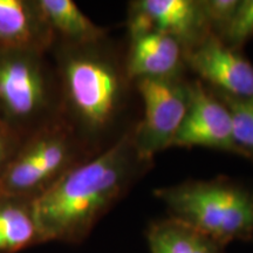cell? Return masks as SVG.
I'll return each instance as SVG.
<instances>
[{"mask_svg":"<svg viewBox=\"0 0 253 253\" xmlns=\"http://www.w3.org/2000/svg\"><path fill=\"white\" fill-rule=\"evenodd\" d=\"M151 164L138 155L134 126H129L108 148L79 164L34 201L45 243L82 244Z\"/></svg>","mask_w":253,"mask_h":253,"instance_id":"cell-1","label":"cell"},{"mask_svg":"<svg viewBox=\"0 0 253 253\" xmlns=\"http://www.w3.org/2000/svg\"><path fill=\"white\" fill-rule=\"evenodd\" d=\"M59 84L60 118L94 155L108 148L122 129L134 86L108 37L87 45L54 43L50 50Z\"/></svg>","mask_w":253,"mask_h":253,"instance_id":"cell-2","label":"cell"},{"mask_svg":"<svg viewBox=\"0 0 253 253\" xmlns=\"http://www.w3.org/2000/svg\"><path fill=\"white\" fill-rule=\"evenodd\" d=\"M169 217L221 245L253 243V188L229 177L190 179L154 190Z\"/></svg>","mask_w":253,"mask_h":253,"instance_id":"cell-3","label":"cell"},{"mask_svg":"<svg viewBox=\"0 0 253 253\" xmlns=\"http://www.w3.org/2000/svg\"><path fill=\"white\" fill-rule=\"evenodd\" d=\"M60 118L50 54L0 49V123L21 141Z\"/></svg>","mask_w":253,"mask_h":253,"instance_id":"cell-4","label":"cell"},{"mask_svg":"<svg viewBox=\"0 0 253 253\" xmlns=\"http://www.w3.org/2000/svg\"><path fill=\"white\" fill-rule=\"evenodd\" d=\"M94 154L61 118L19 144L0 181V194L36 201Z\"/></svg>","mask_w":253,"mask_h":253,"instance_id":"cell-5","label":"cell"},{"mask_svg":"<svg viewBox=\"0 0 253 253\" xmlns=\"http://www.w3.org/2000/svg\"><path fill=\"white\" fill-rule=\"evenodd\" d=\"M135 88L143 104V116L134 125L136 150L153 161L160 151L169 149L185 118L190 101V81L184 77L138 79Z\"/></svg>","mask_w":253,"mask_h":253,"instance_id":"cell-6","label":"cell"},{"mask_svg":"<svg viewBox=\"0 0 253 253\" xmlns=\"http://www.w3.org/2000/svg\"><path fill=\"white\" fill-rule=\"evenodd\" d=\"M185 66L209 89L253 101V65L242 50L231 48L212 34L185 49Z\"/></svg>","mask_w":253,"mask_h":253,"instance_id":"cell-7","label":"cell"},{"mask_svg":"<svg viewBox=\"0 0 253 253\" xmlns=\"http://www.w3.org/2000/svg\"><path fill=\"white\" fill-rule=\"evenodd\" d=\"M208 148L240 156L230 109L203 82H190L185 118L170 148Z\"/></svg>","mask_w":253,"mask_h":253,"instance_id":"cell-8","label":"cell"},{"mask_svg":"<svg viewBox=\"0 0 253 253\" xmlns=\"http://www.w3.org/2000/svg\"><path fill=\"white\" fill-rule=\"evenodd\" d=\"M128 36L161 31L179 41L185 49L205 39L210 31L201 0H135L128 6Z\"/></svg>","mask_w":253,"mask_h":253,"instance_id":"cell-9","label":"cell"},{"mask_svg":"<svg viewBox=\"0 0 253 253\" xmlns=\"http://www.w3.org/2000/svg\"><path fill=\"white\" fill-rule=\"evenodd\" d=\"M125 63L132 84L138 79L184 77L185 48L169 34L156 30L147 31L129 37Z\"/></svg>","mask_w":253,"mask_h":253,"instance_id":"cell-10","label":"cell"},{"mask_svg":"<svg viewBox=\"0 0 253 253\" xmlns=\"http://www.w3.org/2000/svg\"><path fill=\"white\" fill-rule=\"evenodd\" d=\"M53 46L38 0H0V49L49 54Z\"/></svg>","mask_w":253,"mask_h":253,"instance_id":"cell-11","label":"cell"},{"mask_svg":"<svg viewBox=\"0 0 253 253\" xmlns=\"http://www.w3.org/2000/svg\"><path fill=\"white\" fill-rule=\"evenodd\" d=\"M45 244L34 201L0 194V253H20Z\"/></svg>","mask_w":253,"mask_h":253,"instance_id":"cell-12","label":"cell"},{"mask_svg":"<svg viewBox=\"0 0 253 253\" xmlns=\"http://www.w3.org/2000/svg\"><path fill=\"white\" fill-rule=\"evenodd\" d=\"M41 12L54 37V43L87 45L108 37L72 0H38Z\"/></svg>","mask_w":253,"mask_h":253,"instance_id":"cell-13","label":"cell"},{"mask_svg":"<svg viewBox=\"0 0 253 253\" xmlns=\"http://www.w3.org/2000/svg\"><path fill=\"white\" fill-rule=\"evenodd\" d=\"M150 253H224L221 245L175 218L151 221L147 229Z\"/></svg>","mask_w":253,"mask_h":253,"instance_id":"cell-14","label":"cell"},{"mask_svg":"<svg viewBox=\"0 0 253 253\" xmlns=\"http://www.w3.org/2000/svg\"><path fill=\"white\" fill-rule=\"evenodd\" d=\"M213 91V90H212ZM230 109L240 156L253 162V101L236 100L213 91Z\"/></svg>","mask_w":253,"mask_h":253,"instance_id":"cell-15","label":"cell"},{"mask_svg":"<svg viewBox=\"0 0 253 253\" xmlns=\"http://www.w3.org/2000/svg\"><path fill=\"white\" fill-rule=\"evenodd\" d=\"M253 38V0H239L238 7L223 42L231 48L242 50Z\"/></svg>","mask_w":253,"mask_h":253,"instance_id":"cell-16","label":"cell"},{"mask_svg":"<svg viewBox=\"0 0 253 253\" xmlns=\"http://www.w3.org/2000/svg\"><path fill=\"white\" fill-rule=\"evenodd\" d=\"M239 0H201V7L210 33L223 40L232 21Z\"/></svg>","mask_w":253,"mask_h":253,"instance_id":"cell-17","label":"cell"},{"mask_svg":"<svg viewBox=\"0 0 253 253\" xmlns=\"http://www.w3.org/2000/svg\"><path fill=\"white\" fill-rule=\"evenodd\" d=\"M21 140L0 123V181Z\"/></svg>","mask_w":253,"mask_h":253,"instance_id":"cell-18","label":"cell"}]
</instances>
